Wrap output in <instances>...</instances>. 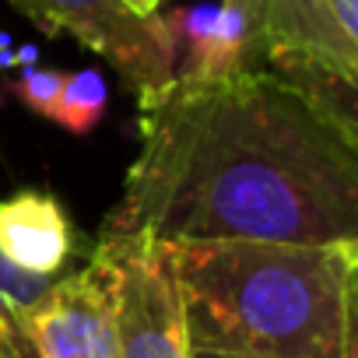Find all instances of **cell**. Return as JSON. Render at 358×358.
<instances>
[{"mask_svg":"<svg viewBox=\"0 0 358 358\" xmlns=\"http://www.w3.org/2000/svg\"><path fill=\"white\" fill-rule=\"evenodd\" d=\"M11 8L39 32L71 36L102 57L127 81V88L137 92V99L176 78V11L137 18L120 0H11Z\"/></svg>","mask_w":358,"mask_h":358,"instance_id":"obj_4","label":"cell"},{"mask_svg":"<svg viewBox=\"0 0 358 358\" xmlns=\"http://www.w3.org/2000/svg\"><path fill=\"white\" fill-rule=\"evenodd\" d=\"M46 288H50V281L29 278V274L15 271L4 257H0V309H4V306L29 309L32 302H39V295H43Z\"/></svg>","mask_w":358,"mask_h":358,"instance_id":"obj_12","label":"cell"},{"mask_svg":"<svg viewBox=\"0 0 358 358\" xmlns=\"http://www.w3.org/2000/svg\"><path fill=\"white\" fill-rule=\"evenodd\" d=\"M243 71H264V0H222L183 74L222 78Z\"/></svg>","mask_w":358,"mask_h":358,"instance_id":"obj_8","label":"cell"},{"mask_svg":"<svg viewBox=\"0 0 358 358\" xmlns=\"http://www.w3.org/2000/svg\"><path fill=\"white\" fill-rule=\"evenodd\" d=\"M60 92H64V71H50V67H29L11 81V95L22 99V106L43 120L57 116Z\"/></svg>","mask_w":358,"mask_h":358,"instance_id":"obj_10","label":"cell"},{"mask_svg":"<svg viewBox=\"0 0 358 358\" xmlns=\"http://www.w3.org/2000/svg\"><path fill=\"white\" fill-rule=\"evenodd\" d=\"M81 246L64 204L43 190H18L0 197V257L29 278L53 281L71 271Z\"/></svg>","mask_w":358,"mask_h":358,"instance_id":"obj_7","label":"cell"},{"mask_svg":"<svg viewBox=\"0 0 358 358\" xmlns=\"http://www.w3.org/2000/svg\"><path fill=\"white\" fill-rule=\"evenodd\" d=\"M141 148L99 236L358 243V123L274 74H176L137 99Z\"/></svg>","mask_w":358,"mask_h":358,"instance_id":"obj_1","label":"cell"},{"mask_svg":"<svg viewBox=\"0 0 358 358\" xmlns=\"http://www.w3.org/2000/svg\"><path fill=\"white\" fill-rule=\"evenodd\" d=\"M187 358H243V355H229V351H208V348H190Z\"/></svg>","mask_w":358,"mask_h":358,"instance_id":"obj_14","label":"cell"},{"mask_svg":"<svg viewBox=\"0 0 358 358\" xmlns=\"http://www.w3.org/2000/svg\"><path fill=\"white\" fill-rule=\"evenodd\" d=\"M187 348L358 358V243H169Z\"/></svg>","mask_w":358,"mask_h":358,"instance_id":"obj_2","label":"cell"},{"mask_svg":"<svg viewBox=\"0 0 358 358\" xmlns=\"http://www.w3.org/2000/svg\"><path fill=\"white\" fill-rule=\"evenodd\" d=\"M264 71L355 116L358 0H264Z\"/></svg>","mask_w":358,"mask_h":358,"instance_id":"obj_3","label":"cell"},{"mask_svg":"<svg viewBox=\"0 0 358 358\" xmlns=\"http://www.w3.org/2000/svg\"><path fill=\"white\" fill-rule=\"evenodd\" d=\"M120 4L130 15H137V18H151V15H158L165 8V0H120Z\"/></svg>","mask_w":358,"mask_h":358,"instance_id":"obj_13","label":"cell"},{"mask_svg":"<svg viewBox=\"0 0 358 358\" xmlns=\"http://www.w3.org/2000/svg\"><path fill=\"white\" fill-rule=\"evenodd\" d=\"M106 106H109V88H106V78L99 71H74V74H64V92H60V102H57V123L78 137L92 134L102 116H106Z\"/></svg>","mask_w":358,"mask_h":358,"instance_id":"obj_9","label":"cell"},{"mask_svg":"<svg viewBox=\"0 0 358 358\" xmlns=\"http://www.w3.org/2000/svg\"><path fill=\"white\" fill-rule=\"evenodd\" d=\"M22 316L46 358H120L116 274L109 253L95 243L85 264L53 278Z\"/></svg>","mask_w":358,"mask_h":358,"instance_id":"obj_6","label":"cell"},{"mask_svg":"<svg viewBox=\"0 0 358 358\" xmlns=\"http://www.w3.org/2000/svg\"><path fill=\"white\" fill-rule=\"evenodd\" d=\"M113 260L120 358H187L183 313L169 243L151 236H99Z\"/></svg>","mask_w":358,"mask_h":358,"instance_id":"obj_5","label":"cell"},{"mask_svg":"<svg viewBox=\"0 0 358 358\" xmlns=\"http://www.w3.org/2000/svg\"><path fill=\"white\" fill-rule=\"evenodd\" d=\"M22 313L25 309H18V306L0 309V358H46Z\"/></svg>","mask_w":358,"mask_h":358,"instance_id":"obj_11","label":"cell"}]
</instances>
